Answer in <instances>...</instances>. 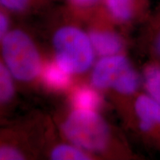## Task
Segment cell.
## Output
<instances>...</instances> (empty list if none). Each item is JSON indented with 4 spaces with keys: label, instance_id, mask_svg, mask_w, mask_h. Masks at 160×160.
Returning a JSON list of instances; mask_svg holds the SVG:
<instances>
[{
    "label": "cell",
    "instance_id": "277c9868",
    "mask_svg": "<svg viewBox=\"0 0 160 160\" xmlns=\"http://www.w3.org/2000/svg\"><path fill=\"white\" fill-rule=\"evenodd\" d=\"M133 113L142 133L160 139V103L147 93H137L133 103Z\"/></svg>",
    "mask_w": 160,
    "mask_h": 160
},
{
    "label": "cell",
    "instance_id": "5b68a950",
    "mask_svg": "<svg viewBox=\"0 0 160 160\" xmlns=\"http://www.w3.org/2000/svg\"><path fill=\"white\" fill-rule=\"evenodd\" d=\"M132 65L125 55L102 57L96 63L91 75V84L96 88H112L122 73Z\"/></svg>",
    "mask_w": 160,
    "mask_h": 160
},
{
    "label": "cell",
    "instance_id": "e0dca14e",
    "mask_svg": "<svg viewBox=\"0 0 160 160\" xmlns=\"http://www.w3.org/2000/svg\"><path fill=\"white\" fill-rule=\"evenodd\" d=\"M72 3L74 4L75 5L81 6V7H85V6H89L93 5L99 1V0H69Z\"/></svg>",
    "mask_w": 160,
    "mask_h": 160
},
{
    "label": "cell",
    "instance_id": "7c38bea8",
    "mask_svg": "<svg viewBox=\"0 0 160 160\" xmlns=\"http://www.w3.org/2000/svg\"><path fill=\"white\" fill-rule=\"evenodd\" d=\"M13 75L5 64H0V100L1 103H6L14 94Z\"/></svg>",
    "mask_w": 160,
    "mask_h": 160
},
{
    "label": "cell",
    "instance_id": "5bb4252c",
    "mask_svg": "<svg viewBox=\"0 0 160 160\" xmlns=\"http://www.w3.org/2000/svg\"><path fill=\"white\" fill-rule=\"evenodd\" d=\"M31 0H0L2 6L11 11H22L27 8Z\"/></svg>",
    "mask_w": 160,
    "mask_h": 160
},
{
    "label": "cell",
    "instance_id": "30bf717a",
    "mask_svg": "<svg viewBox=\"0 0 160 160\" xmlns=\"http://www.w3.org/2000/svg\"><path fill=\"white\" fill-rule=\"evenodd\" d=\"M51 159L54 160H87L91 156L80 148L72 144L58 145L51 152Z\"/></svg>",
    "mask_w": 160,
    "mask_h": 160
},
{
    "label": "cell",
    "instance_id": "8992f818",
    "mask_svg": "<svg viewBox=\"0 0 160 160\" xmlns=\"http://www.w3.org/2000/svg\"><path fill=\"white\" fill-rule=\"evenodd\" d=\"M88 34L95 53L101 57L119 54L123 49L122 39L113 32L93 30Z\"/></svg>",
    "mask_w": 160,
    "mask_h": 160
},
{
    "label": "cell",
    "instance_id": "4fadbf2b",
    "mask_svg": "<svg viewBox=\"0 0 160 160\" xmlns=\"http://www.w3.org/2000/svg\"><path fill=\"white\" fill-rule=\"evenodd\" d=\"M24 155L17 148L11 145H2L0 148V159L19 160L24 159Z\"/></svg>",
    "mask_w": 160,
    "mask_h": 160
},
{
    "label": "cell",
    "instance_id": "2e32d148",
    "mask_svg": "<svg viewBox=\"0 0 160 160\" xmlns=\"http://www.w3.org/2000/svg\"><path fill=\"white\" fill-rule=\"evenodd\" d=\"M9 19L8 16L2 12L0 14V38L1 39L8 32Z\"/></svg>",
    "mask_w": 160,
    "mask_h": 160
},
{
    "label": "cell",
    "instance_id": "52a82bcc",
    "mask_svg": "<svg viewBox=\"0 0 160 160\" xmlns=\"http://www.w3.org/2000/svg\"><path fill=\"white\" fill-rule=\"evenodd\" d=\"M145 3V0H106L110 14L120 22L134 19Z\"/></svg>",
    "mask_w": 160,
    "mask_h": 160
},
{
    "label": "cell",
    "instance_id": "9c48e42d",
    "mask_svg": "<svg viewBox=\"0 0 160 160\" xmlns=\"http://www.w3.org/2000/svg\"><path fill=\"white\" fill-rule=\"evenodd\" d=\"M68 73L64 71L57 62L50 63L42 71L44 82L52 89L62 90L67 88L71 82Z\"/></svg>",
    "mask_w": 160,
    "mask_h": 160
},
{
    "label": "cell",
    "instance_id": "9a60e30c",
    "mask_svg": "<svg viewBox=\"0 0 160 160\" xmlns=\"http://www.w3.org/2000/svg\"><path fill=\"white\" fill-rule=\"evenodd\" d=\"M151 40V51L158 59H160V23L157 26V28L155 30L154 34L153 35Z\"/></svg>",
    "mask_w": 160,
    "mask_h": 160
},
{
    "label": "cell",
    "instance_id": "3957f363",
    "mask_svg": "<svg viewBox=\"0 0 160 160\" xmlns=\"http://www.w3.org/2000/svg\"><path fill=\"white\" fill-rule=\"evenodd\" d=\"M2 40L4 64L19 81L34 79L42 70L41 58L31 38L21 30H12Z\"/></svg>",
    "mask_w": 160,
    "mask_h": 160
},
{
    "label": "cell",
    "instance_id": "8fae6325",
    "mask_svg": "<svg viewBox=\"0 0 160 160\" xmlns=\"http://www.w3.org/2000/svg\"><path fill=\"white\" fill-rule=\"evenodd\" d=\"M73 100L75 107L79 109L94 110L100 104V97L97 92L88 87L77 90Z\"/></svg>",
    "mask_w": 160,
    "mask_h": 160
},
{
    "label": "cell",
    "instance_id": "7a4b0ae2",
    "mask_svg": "<svg viewBox=\"0 0 160 160\" xmlns=\"http://www.w3.org/2000/svg\"><path fill=\"white\" fill-rule=\"evenodd\" d=\"M62 128L70 142L84 151H104L110 143L108 125L94 110H73L64 121Z\"/></svg>",
    "mask_w": 160,
    "mask_h": 160
},
{
    "label": "cell",
    "instance_id": "ba28073f",
    "mask_svg": "<svg viewBox=\"0 0 160 160\" xmlns=\"http://www.w3.org/2000/svg\"><path fill=\"white\" fill-rule=\"evenodd\" d=\"M142 82L146 93L160 103V62H151L145 66Z\"/></svg>",
    "mask_w": 160,
    "mask_h": 160
},
{
    "label": "cell",
    "instance_id": "6da1fadb",
    "mask_svg": "<svg viewBox=\"0 0 160 160\" xmlns=\"http://www.w3.org/2000/svg\"><path fill=\"white\" fill-rule=\"evenodd\" d=\"M56 62L69 74H79L91 67L94 59L89 34L75 26L60 28L53 37Z\"/></svg>",
    "mask_w": 160,
    "mask_h": 160
}]
</instances>
